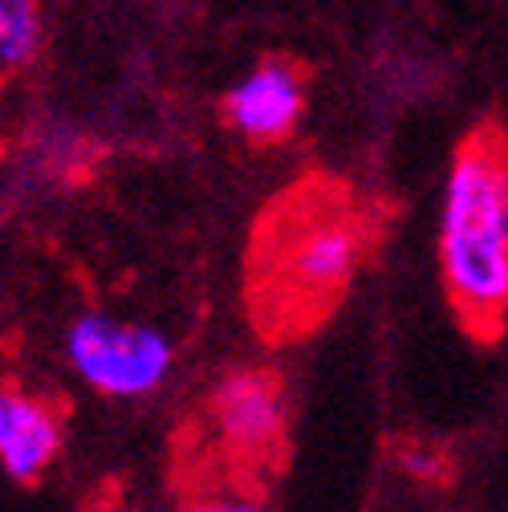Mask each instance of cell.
I'll list each match as a JSON object with an SVG mask.
<instances>
[{"instance_id":"cell-4","label":"cell","mask_w":508,"mask_h":512,"mask_svg":"<svg viewBox=\"0 0 508 512\" xmlns=\"http://www.w3.org/2000/svg\"><path fill=\"white\" fill-rule=\"evenodd\" d=\"M309 70L289 53H269L244 82H236L224 98L228 126L252 147H277L285 143L305 110Z\"/></svg>"},{"instance_id":"cell-6","label":"cell","mask_w":508,"mask_h":512,"mask_svg":"<svg viewBox=\"0 0 508 512\" xmlns=\"http://www.w3.org/2000/svg\"><path fill=\"white\" fill-rule=\"evenodd\" d=\"M61 452V415L53 403L0 382V468L17 484H37Z\"/></svg>"},{"instance_id":"cell-5","label":"cell","mask_w":508,"mask_h":512,"mask_svg":"<svg viewBox=\"0 0 508 512\" xmlns=\"http://www.w3.org/2000/svg\"><path fill=\"white\" fill-rule=\"evenodd\" d=\"M212 419L220 443L240 460H265L285 447V382L269 370H236L212 395Z\"/></svg>"},{"instance_id":"cell-3","label":"cell","mask_w":508,"mask_h":512,"mask_svg":"<svg viewBox=\"0 0 508 512\" xmlns=\"http://www.w3.org/2000/svg\"><path fill=\"white\" fill-rule=\"evenodd\" d=\"M70 366L110 399H143L163 387L171 374L175 350L171 342L135 322H118L106 313H82L66 338Z\"/></svg>"},{"instance_id":"cell-1","label":"cell","mask_w":508,"mask_h":512,"mask_svg":"<svg viewBox=\"0 0 508 512\" xmlns=\"http://www.w3.org/2000/svg\"><path fill=\"white\" fill-rule=\"evenodd\" d=\"M374 216L338 179L309 175L293 183L252 236V313L257 322L293 334L322 322V313L350 289L374 244Z\"/></svg>"},{"instance_id":"cell-8","label":"cell","mask_w":508,"mask_h":512,"mask_svg":"<svg viewBox=\"0 0 508 512\" xmlns=\"http://www.w3.org/2000/svg\"><path fill=\"white\" fill-rule=\"evenodd\" d=\"M196 512H265V508L257 500H248V496H220V500L200 504Z\"/></svg>"},{"instance_id":"cell-2","label":"cell","mask_w":508,"mask_h":512,"mask_svg":"<svg viewBox=\"0 0 508 512\" xmlns=\"http://www.w3.org/2000/svg\"><path fill=\"white\" fill-rule=\"evenodd\" d=\"M439 269L460 322L496 338L508 317V131L484 122L456 147L439 224Z\"/></svg>"},{"instance_id":"cell-7","label":"cell","mask_w":508,"mask_h":512,"mask_svg":"<svg viewBox=\"0 0 508 512\" xmlns=\"http://www.w3.org/2000/svg\"><path fill=\"white\" fill-rule=\"evenodd\" d=\"M45 41L41 0H0V78L29 70Z\"/></svg>"}]
</instances>
